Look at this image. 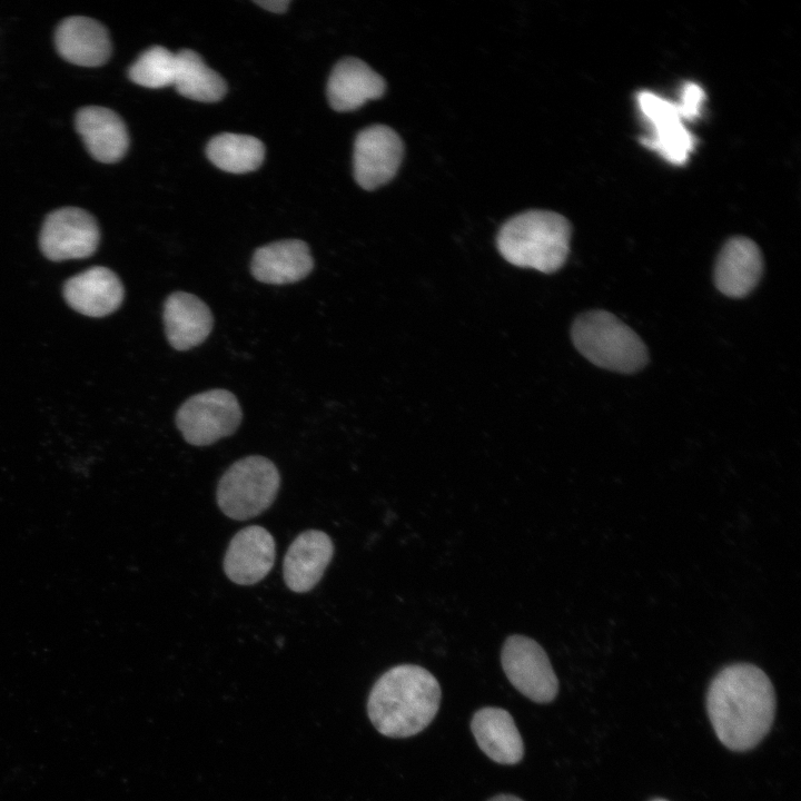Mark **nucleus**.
Returning <instances> with one entry per match:
<instances>
[{"instance_id": "9", "label": "nucleus", "mask_w": 801, "mask_h": 801, "mask_svg": "<svg viewBox=\"0 0 801 801\" xmlns=\"http://www.w3.org/2000/svg\"><path fill=\"white\" fill-rule=\"evenodd\" d=\"M404 145L397 132L373 125L358 132L354 142L353 170L356 182L374 190L390 181L402 162Z\"/></svg>"}, {"instance_id": "8", "label": "nucleus", "mask_w": 801, "mask_h": 801, "mask_svg": "<svg viewBox=\"0 0 801 801\" xmlns=\"http://www.w3.org/2000/svg\"><path fill=\"white\" fill-rule=\"evenodd\" d=\"M99 228L88 211L66 207L46 218L39 237L42 254L50 260L61 261L91 256L99 244Z\"/></svg>"}, {"instance_id": "20", "label": "nucleus", "mask_w": 801, "mask_h": 801, "mask_svg": "<svg viewBox=\"0 0 801 801\" xmlns=\"http://www.w3.org/2000/svg\"><path fill=\"white\" fill-rule=\"evenodd\" d=\"M471 729L479 749L494 762L512 765L522 760L523 739L508 711L495 706L479 709L472 718Z\"/></svg>"}, {"instance_id": "12", "label": "nucleus", "mask_w": 801, "mask_h": 801, "mask_svg": "<svg viewBox=\"0 0 801 801\" xmlns=\"http://www.w3.org/2000/svg\"><path fill=\"white\" fill-rule=\"evenodd\" d=\"M332 538L318 530L300 533L289 545L283 563L284 581L289 590L305 593L320 581L332 561Z\"/></svg>"}, {"instance_id": "18", "label": "nucleus", "mask_w": 801, "mask_h": 801, "mask_svg": "<svg viewBox=\"0 0 801 801\" xmlns=\"http://www.w3.org/2000/svg\"><path fill=\"white\" fill-rule=\"evenodd\" d=\"M55 43L67 61L83 66L103 65L110 57L111 42L107 29L88 17H69L56 29Z\"/></svg>"}, {"instance_id": "11", "label": "nucleus", "mask_w": 801, "mask_h": 801, "mask_svg": "<svg viewBox=\"0 0 801 801\" xmlns=\"http://www.w3.org/2000/svg\"><path fill=\"white\" fill-rule=\"evenodd\" d=\"M275 540L263 526H247L231 538L224 557L227 577L239 585L260 582L274 566Z\"/></svg>"}, {"instance_id": "10", "label": "nucleus", "mask_w": 801, "mask_h": 801, "mask_svg": "<svg viewBox=\"0 0 801 801\" xmlns=\"http://www.w3.org/2000/svg\"><path fill=\"white\" fill-rule=\"evenodd\" d=\"M636 100L651 126V135L642 138V144L669 162L683 165L693 151L695 140L686 129L676 102L645 90L637 93Z\"/></svg>"}, {"instance_id": "1", "label": "nucleus", "mask_w": 801, "mask_h": 801, "mask_svg": "<svg viewBox=\"0 0 801 801\" xmlns=\"http://www.w3.org/2000/svg\"><path fill=\"white\" fill-rule=\"evenodd\" d=\"M706 708L718 739L728 749H753L769 733L775 714V692L756 665L735 663L712 680Z\"/></svg>"}, {"instance_id": "22", "label": "nucleus", "mask_w": 801, "mask_h": 801, "mask_svg": "<svg viewBox=\"0 0 801 801\" xmlns=\"http://www.w3.org/2000/svg\"><path fill=\"white\" fill-rule=\"evenodd\" d=\"M206 152L219 169L231 174H246L261 165L265 147L253 136L224 132L210 139Z\"/></svg>"}, {"instance_id": "23", "label": "nucleus", "mask_w": 801, "mask_h": 801, "mask_svg": "<svg viewBox=\"0 0 801 801\" xmlns=\"http://www.w3.org/2000/svg\"><path fill=\"white\" fill-rule=\"evenodd\" d=\"M176 53L155 46L144 51L130 66L128 76L135 83L146 88H164L174 83Z\"/></svg>"}, {"instance_id": "6", "label": "nucleus", "mask_w": 801, "mask_h": 801, "mask_svg": "<svg viewBox=\"0 0 801 801\" xmlns=\"http://www.w3.org/2000/svg\"><path fill=\"white\" fill-rule=\"evenodd\" d=\"M241 422L236 396L227 389H210L189 397L177 411L176 425L185 441L207 446L231 435Z\"/></svg>"}, {"instance_id": "21", "label": "nucleus", "mask_w": 801, "mask_h": 801, "mask_svg": "<svg viewBox=\"0 0 801 801\" xmlns=\"http://www.w3.org/2000/svg\"><path fill=\"white\" fill-rule=\"evenodd\" d=\"M172 86L179 95L200 102H216L227 91L225 80L190 49L176 53Z\"/></svg>"}, {"instance_id": "24", "label": "nucleus", "mask_w": 801, "mask_h": 801, "mask_svg": "<svg viewBox=\"0 0 801 801\" xmlns=\"http://www.w3.org/2000/svg\"><path fill=\"white\" fill-rule=\"evenodd\" d=\"M703 100V89L695 82H686L682 88L680 100L676 102L683 119L693 120L699 117Z\"/></svg>"}, {"instance_id": "7", "label": "nucleus", "mask_w": 801, "mask_h": 801, "mask_svg": "<svg viewBox=\"0 0 801 801\" xmlns=\"http://www.w3.org/2000/svg\"><path fill=\"white\" fill-rule=\"evenodd\" d=\"M503 671L511 684L536 703H548L558 693V680L544 649L533 639L513 634L501 651Z\"/></svg>"}, {"instance_id": "15", "label": "nucleus", "mask_w": 801, "mask_h": 801, "mask_svg": "<svg viewBox=\"0 0 801 801\" xmlns=\"http://www.w3.org/2000/svg\"><path fill=\"white\" fill-rule=\"evenodd\" d=\"M386 90L382 76L358 58L339 60L327 82V98L339 112L353 111L365 102L380 98Z\"/></svg>"}, {"instance_id": "25", "label": "nucleus", "mask_w": 801, "mask_h": 801, "mask_svg": "<svg viewBox=\"0 0 801 801\" xmlns=\"http://www.w3.org/2000/svg\"><path fill=\"white\" fill-rule=\"evenodd\" d=\"M258 6H260L263 9L268 10L274 13H283L287 10L290 1L289 0H263V1H255Z\"/></svg>"}, {"instance_id": "3", "label": "nucleus", "mask_w": 801, "mask_h": 801, "mask_svg": "<svg viewBox=\"0 0 801 801\" xmlns=\"http://www.w3.org/2000/svg\"><path fill=\"white\" fill-rule=\"evenodd\" d=\"M571 225L562 215L532 209L513 216L500 228L496 245L510 264L551 274L566 261Z\"/></svg>"}, {"instance_id": "2", "label": "nucleus", "mask_w": 801, "mask_h": 801, "mask_svg": "<svg viewBox=\"0 0 801 801\" xmlns=\"http://www.w3.org/2000/svg\"><path fill=\"white\" fill-rule=\"evenodd\" d=\"M442 691L425 668L400 664L374 683L367 701L372 724L383 735L407 738L422 732L439 709Z\"/></svg>"}, {"instance_id": "26", "label": "nucleus", "mask_w": 801, "mask_h": 801, "mask_svg": "<svg viewBox=\"0 0 801 801\" xmlns=\"http://www.w3.org/2000/svg\"><path fill=\"white\" fill-rule=\"evenodd\" d=\"M487 801H523V800L513 794H497Z\"/></svg>"}, {"instance_id": "5", "label": "nucleus", "mask_w": 801, "mask_h": 801, "mask_svg": "<svg viewBox=\"0 0 801 801\" xmlns=\"http://www.w3.org/2000/svg\"><path fill=\"white\" fill-rule=\"evenodd\" d=\"M280 475L275 464L250 455L231 464L220 477L216 497L228 517L245 521L266 511L275 501Z\"/></svg>"}, {"instance_id": "16", "label": "nucleus", "mask_w": 801, "mask_h": 801, "mask_svg": "<svg viewBox=\"0 0 801 801\" xmlns=\"http://www.w3.org/2000/svg\"><path fill=\"white\" fill-rule=\"evenodd\" d=\"M314 260L308 245L299 239H286L256 249L250 263L255 279L271 285H285L306 278Z\"/></svg>"}, {"instance_id": "13", "label": "nucleus", "mask_w": 801, "mask_h": 801, "mask_svg": "<svg viewBox=\"0 0 801 801\" xmlns=\"http://www.w3.org/2000/svg\"><path fill=\"white\" fill-rule=\"evenodd\" d=\"M763 273V257L751 239L736 236L722 247L715 263L714 281L725 296H746L759 283Z\"/></svg>"}, {"instance_id": "4", "label": "nucleus", "mask_w": 801, "mask_h": 801, "mask_svg": "<svg viewBox=\"0 0 801 801\" xmlns=\"http://www.w3.org/2000/svg\"><path fill=\"white\" fill-rule=\"evenodd\" d=\"M576 349L594 365L634 373L647 362V349L637 334L606 310L580 315L572 326Z\"/></svg>"}, {"instance_id": "17", "label": "nucleus", "mask_w": 801, "mask_h": 801, "mask_svg": "<svg viewBox=\"0 0 801 801\" xmlns=\"http://www.w3.org/2000/svg\"><path fill=\"white\" fill-rule=\"evenodd\" d=\"M162 318L167 339L177 350L200 345L214 325L212 314L206 303L186 291H175L167 297Z\"/></svg>"}, {"instance_id": "27", "label": "nucleus", "mask_w": 801, "mask_h": 801, "mask_svg": "<svg viewBox=\"0 0 801 801\" xmlns=\"http://www.w3.org/2000/svg\"><path fill=\"white\" fill-rule=\"evenodd\" d=\"M653 801H666V800H664V799H655V800H653Z\"/></svg>"}, {"instance_id": "14", "label": "nucleus", "mask_w": 801, "mask_h": 801, "mask_svg": "<svg viewBox=\"0 0 801 801\" xmlns=\"http://www.w3.org/2000/svg\"><path fill=\"white\" fill-rule=\"evenodd\" d=\"M123 286L109 268L95 266L65 283L63 297L68 305L80 314L102 317L121 305Z\"/></svg>"}, {"instance_id": "19", "label": "nucleus", "mask_w": 801, "mask_h": 801, "mask_svg": "<svg viewBox=\"0 0 801 801\" xmlns=\"http://www.w3.org/2000/svg\"><path fill=\"white\" fill-rule=\"evenodd\" d=\"M75 123L96 160L111 164L125 156L129 146L128 131L115 111L98 106L85 107L77 112Z\"/></svg>"}]
</instances>
